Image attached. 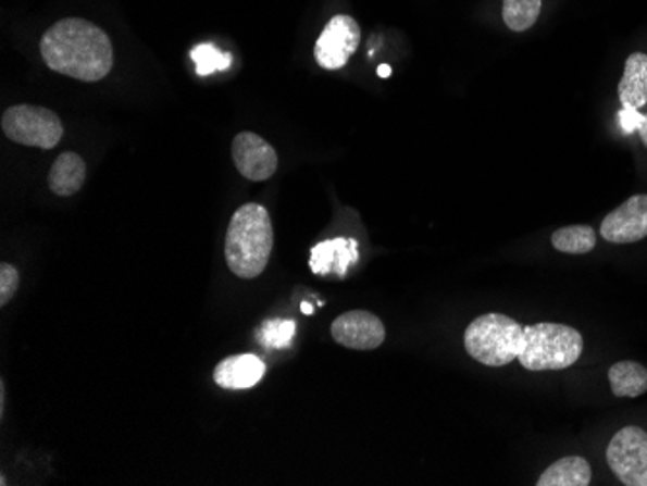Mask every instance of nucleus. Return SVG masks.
<instances>
[{
  "instance_id": "nucleus-1",
  "label": "nucleus",
  "mask_w": 647,
  "mask_h": 486,
  "mask_svg": "<svg viewBox=\"0 0 647 486\" xmlns=\"http://www.w3.org/2000/svg\"><path fill=\"white\" fill-rule=\"evenodd\" d=\"M41 57L51 71L82 82H99L115 64L113 45L88 20L64 18L41 37Z\"/></svg>"
},
{
  "instance_id": "nucleus-2",
  "label": "nucleus",
  "mask_w": 647,
  "mask_h": 486,
  "mask_svg": "<svg viewBox=\"0 0 647 486\" xmlns=\"http://www.w3.org/2000/svg\"><path fill=\"white\" fill-rule=\"evenodd\" d=\"M274 250V227L264 205L245 203L231 217L225 235V262L240 279H254L266 270Z\"/></svg>"
},
{
  "instance_id": "nucleus-3",
  "label": "nucleus",
  "mask_w": 647,
  "mask_h": 486,
  "mask_svg": "<svg viewBox=\"0 0 647 486\" xmlns=\"http://www.w3.org/2000/svg\"><path fill=\"white\" fill-rule=\"evenodd\" d=\"M584 351V337L576 327L564 324L523 326V349L518 361L525 371H564L577 363Z\"/></svg>"
},
{
  "instance_id": "nucleus-4",
  "label": "nucleus",
  "mask_w": 647,
  "mask_h": 486,
  "mask_svg": "<svg viewBox=\"0 0 647 486\" xmlns=\"http://www.w3.org/2000/svg\"><path fill=\"white\" fill-rule=\"evenodd\" d=\"M463 345L471 359L498 369L518 361L523 349V326L508 314L488 312L471 322Z\"/></svg>"
},
{
  "instance_id": "nucleus-5",
  "label": "nucleus",
  "mask_w": 647,
  "mask_h": 486,
  "mask_svg": "<svg viewBox=\"0 0 647 486\" xmlns=\"http://www.w3.org/2000/svg\"><path fill=\"white\" fill-rule=\"evenodd\" d=\"M2 133L10 142L53 150L63 140V123L59 115L37 105H14L2 115Z\"/></svg>"
},
{
  "instance_id": "nucleus-6",
  "label": "nucleus",
  "mask_w": 647,
  "mask_h": 486,
  "mask_svg": "<svg viewBox=\"0 0 647 486\" xmlns=\"http://www.w3.org/2000/svg\"><path fill=\"white\" fill-rule=\"evenodd\" d=\"M607 463L622 485L647 486V433L639 426H624L612 436Z\"/></svg>"
},
{
  "instance_id": "nucleus-7",
  "label": "nucleus",
  "mask_w": 647,
  "mask_h": 486,
  "mask_svg": "<svg viewBox=\"0 0 647 486\" xmlns=\"http://www.w3.org/2000/svg\"><path fill=\"white\" fill-rule=\"evenodd\" d=\"M359 43H361L359 24L351 16L337 14L329 20L328 26L320 34L314 47V59L326 71L344 68L347 61L356 54Z\"/></svg>"
},
{
  "instance_id": "nucleus-8",
  "label": "nucleus",
  "mask_w": 647,
  "mask_h": 486,
  "mask_svg": "<svg viewBox=\"0 0 647 486\" xmlns=\"http://www.w3.org/2000/svg\"><path fill=\"white\" fill-rule=\"evenodd\" d=\"M332 337L336 344L356 351H373L386 339L382 320L369 310H351L337 316L332 324Z\"/></svg>"
},
{
  "instance_id": "nucleus-9",
  "label": "nucleus",
  "mask_w": 647,
  "mask_h": 486,
  "mask_svg": "<svg viewBox=\"0 0 647 486\" xmlns=\"http://www.w3.org/2000/svg\"><path fill=\"white\" fill-rule=\"evenodd\" d=\"M231 153L237 171L252 183L267 180L277 171V153L258 134H237L231 144Z\"/></svg>"
},
{
  "instance_id": "nucleus-10",
  "label": "nucleus",
  "mask_w": 647,
  "mask_h": 486,
  "mask_svg": "<svg viewBox=\"0 0 647 486\" xmlns=\"http://www.w3.org/2000/svg\"><path fill=\"white\" fill-rule=\"evenodd\" d=\"M601 237L612 245H632L647 237V195H636L601 222Z\"/></svg>"
},
{
  "instance_id": "nucleus-11",
  "label": "nucleus",
  "mask_w": 647,
  "mask_h": 486,
  "mask_svg": "<svg viewBox=\"0 0 647 486\" xmlns=\"http://www.w3.org/2000/svg\"><path fill=\"white\" fill-rule=\"evenodd\" d=\"M359 260V245L351 237L322 240L311 252L312 274L346 277L347 270Z\"/></svg>"
},
{
  "instance_id": "nucleus-12",
  "label": "nucleus",
  "mask_w": 647,
  "mask_h": 486,
  "mask_svg": "<svg viewBox=\"0 0 647 486\" xmlns=\"http://www.w3.org/2000/svg\"><path fill=\"white\" fill-rule=\"evenodd\" d=\"M266 364L257 354H233L213 371V381L223 389H249L264 378Z\"/></svg>"
},
{
  "instance_id": "nucleus-13",
  "label": "nucleus",
  "mask_w": 647,
  "mask_h": 486,
  "mask_svg": "<svg viewBox=\"0 0 647 486\" xmlns=\"http://www.w3.org/2000/svg\"><path fill=\"white\" fill-rule=\"evenodd\" d=\"M86 161L74 151H64L54 160L53 167L49 171V188L63 198L74 196L80 192L86 183Z\"/></svg>"
},
{
  "instance_id": "nucleus-14",
  "label": "nucleus",
  "mask_w": 647,
  "mask_h": 486,
  "mask_svg": "<svg viewBox=\"0 0 647 486\" xmlns=\"http://www.w3.org/2000/svg\"><path fill=\"white\" fill-rule=\"evenodd\" d=\"M619 99L622 107L642 109L647 105V54H630L621 84H619Z\"/></svg>"
},
{
  "instance_id": "nucleus-15",
  "label": "nucleus",
  "mask_w": 647,
  "mask_h": 486,
  "mask_svg": "<svg viewBox=\"0 0 647 486\" xmlns=\"http://www.w3.org/2000/svg\"><path fill=\"white\" fill-rule=\"evenodd\" d=\"M592 483V465L580 456L555 461L543 473L537 486H587Z\"/></svg>"
},
{
  "instance_id": "nucleus-16",
  "label": "nucleus",
  "mask_w": 647,
  "mask_h": 486,
  "mask_svg": "<svg viewBox=\"0 0 647 486\" xmlns=\"http://www.w3.org/2000/svg\"><path fill=\"white\" fill-rule=\"evenodd\" d=\"M609 384L617 398H639L647 391V369L636 361H619L609 371Z\"/></svg>"
},
{
  "instance_id": "nucleus-17",
  "label": "nucleus",
  "mask_w": 647,
  "mask_h": 486,
  "mask_svg": "<svg viewBox=\"0 0 647 486\" xmlns=\"http://www.w3.org/2000/svg\"><path fill=\"white\" fill-rule=\"evenodd\" d=\"M552 247L564 254H587L597 245V233L589 225H570L552 233Z\"/></svg>"
},
{
  "instance_id": "nucleus-18",
  "label": "nucleus",
  "mask_w": 647,
  "mask_h": 486,
  "mask_svg": "<svg viewBox=\"0 0 647 486\" xmlns=\"http://www.w3.org/2000/svg\"><path fill=\"white\" fill-rule=\"evenodd\" d=\"M542 12V0H505L502 20L512 32H527Z\"/></svg>"
},
{
  "instance_id": "nucleus-19",
  "label": "nucleus",
  "mask_w": 647,
  "mask_h": 486,
  "mask_svg": "<svg viewBox=\"0 0 647 486\" xmlns=\"http://www.w3.org/2000/svg\"><path fill=\"white\" fill-rule=\"evenodd\" d=\"M190 59L195 61L196 72L200 76H210L213 72L227 71L231 68L233 57L231 53H222L215 45L202 43L190 51Z\"/></svg>"
},
{
  "instance_id": "nucleus-20",
  "label": "nucleus",
  "mask_w": 647,
  "mask_h": 486,
  "mask_svg": "<svg viewBox=\"0 0 647 486\" xmlns=\"http://www.w3.org/2000/svg\"><path fill=\"white\" fill-rule=\"evenodd\" d=\"M295 336V322L293 320H267L260 327V344L266 349H285L291 345Z\"/></svg>"
},
{
  "instance_id": "nucleus-21",
  "label": "nucleus",
  "mask_w": 647,
  "mask_h": 486,
  "mask_svg": "<svg viewBox=\"0 0 647 486\" xmlns=\"http://www.w3.org/2000/svg\"><path fill=\"white\" fill-rule=\"evenodd\" d=\"M20 287L18 270L14 265L0 264V307H7Z\"/></svg>"
},
{
  "instance_id": "nucleus-22",
  "label": "nucleus",
  "mask_w": 647,
  "mask_h": 486,
  "mask_svg": "<svg viewBox=\"0 0 647 486\" xmlns=\"http://www.w3.org/2000/svg\"><path fill=\"white\" fill-rule=\"evenodd\" d=\"M642 121H644V115L639 113L638 109L622 107L621 113H619V123H621L622 133H636L639 126H642Z\"/></svg>"
},
{
  "instance_id": "nucleus-23",
  "label": "nucleus",
  "mask_w": 647,
  "mask_h": 486,
  "mask_svg": "<svg viewBox=\"0 0 647 486\" xmlns=\"http://www.w3.org/2000/svg\"><path fill=\"white\" fill-rule=\"evenodd\" d=\"M639 138H642V142L647 148V115H644V121H642V126L638 128Z\"/></svg>"
},
{
  "instance_id": "nucleus-24",
  "label": "nucleus",
  "mask_w": 647,
  "mask_h": 486,
  "mask_svg": "<svg viewBox=\"0 0 647 486\" xmlns=\"http://www.w3.org/2000/svg\"><path fill=\"white\" fill-rule=\"evenodd\" d=\"M390 74L391 68L388 66V64H381V66H378V76H381V78H388Z\"/></svg>"
},
{
  "instance_id": "nucleus-25",
  "label": "nucleus",
  "mask_w": 647,
  "mask_h": 486,
  "mask_svg": "<svg viewBox=\"0 0 647 486\" xmlns=\"http://www.w3.org/2000/svg\"><path fill=\"white\" fill-rule=\"evenodd\" d=\"M301 310L304 314H312V310L314 309H312V304H309V302H302Z\"/></svg>"
}]
</instances>
